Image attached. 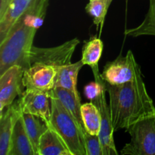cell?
<instances>
[{
    "label": "cell",
    "instance_id": "1",
    "mask_svg": "<svg viewBox=\"0 0 155 155\" xmlns=\"http://www.w3.org/2000/svg\"><path fill=\"white\" fill-rule=\"evenodd\" d=\"M49 0H36L12 26L0 42V75L13 65L25 71L38 29L43 24Z\"/></svg>",
    "mask_w": 155,
    "mask_h": 155
},
{
    "label": "cell",
    "instance_id": "2",
    "mask_svg": "<svg viewBox=\"0 0 155 155\" xmlns=\"http://www.w3.org/2000/svg\"><path fill=\"white\" fill-rule=\"evenodd\" d=\"M109 94V107L114 132L127 130L142 117L152 113L155 107L148 95L143 76L121 85L106 83Z\"/></svg>",
    "mask_w": 155,
    "mask_h": 155
},
{
    "label": "cell",
    "instance_id": "3",
    "mask_svg": "<svg viewBox=\"0 0 155 155\" xmlns=\"http://www.w3.org/2000/svg\"><path fill=\"white\" fill-rule=\"evenodd\" d=\"M51 114L45 122L61 136L72 155H86L83 130L74 117L55 98H51Z\"/></svg>",
    "mask_w": 155,
    "mask_h": 155
},
{
    "label": "cell",
    "instance_id": "4",
    "mask_svg": "<svg viewBox=\"0 0 155 155\" xmlns=\"http://www.w3.org/2000/svg\"><path fill=\"white\" fill-rule=\"evenodd\" d=\"M130 143L121 150L122 155H155V110L142 117L126 130Z\"/></svg>",
    "mask_w": 155,
    "mask_h": 155
},
{
    "label": "cell",
    "instance_id": "5",
    "mask_svg": "<svg viewBox=\"0 0 155 155\" xmlns=\"http://www.w3.org/2000/svg\"><path fill=\"white\" fill-rule=\"evenodd\" d=\"M80 40L71 39L58 46L39 48L33 46L29 58V66L33 63H42L54 67L57 74L71 64V58Z\"/></svg>",
    "mask_w": 155,
    "mask_h": 155
},
{
    "label": "cell",
    "instance_id": "6",
    "mask_svg": "<svg viewBox=\"0 0 155 155\" xmlns=\"http://www.w3.org/2000/svg\"><path fill=\"white\" fill-rule=\"evenodd\" d=\"M141 76L142 74L140 65L130 50L126 56L120 54L115 60L107 62L101 74L105 83L114 86L133 81Z\"/></svg>",
    "mask_w": 155,
    "mask_h": 155
},
{
    "label": "cell",
    "instance_id": "7",
    "mask_svg": "<svg viewBox=\"0 0 155 155\" xmlns=\"http://www.w3.org/2000/svg\"><path fill=\"white\" fill-rule=\"evenodd\" d=\"M57 71L54 67L42 63H33L24 71L23 86L25 89L50 92L54 88Z\"/></svg>",
    "mask_w": 155,
    "mask_h": 155
},
{
    "label": "cell",
    "instance_id": "8",
    "mask_svg": "<svg viewBox=\"0 0 155 155\" xmlns=\"http://www.w3.org/2000/svg\"><path fill=\"white\" fill-rule=\"evenodd\" d=\"M24 70L19 65H13L0 75V114L14 103L15 98L24 91L23 86Z\"/></svg>",
    "mask_w": 155,
    "mask_h": 155
},
{
    "label": "cell",
    "instance_id": "9",
    "mask_svg": "<svg viewBox=\"0 0 155 155\" xmlns=\"http://www.w3.org/2000/svg\"><path fill=\"white\" fill-rule=\"evenodd\" d=\"M18 101L21 111L39 117L45 122L49 121L51 114L49 92L25 89Z\"/></svg>",
    "mask_w": 155,
    "mask_h": 155
},
{
    "label": "cell",
    "instance_id": "10",
    "mask_svg": "<svg viewBox=\"0 0 155 155\" xmlns=\"http://www.w3.org/2000/svg\"><path fill=\"white\" fill-rule=\"evenodd\" d=\"M106 92H107V89H104L101 95L92 102L97 106L101 113V123L98 137H99L101 146H102L103 154L117 155L118 152L117 151L114 140V130L112 124L110 107L106 101Z\"/></svg>",
    "mask_w": 155,
    "mask_h": 155
},
{
    "label": "cell",
    "instance_id": "11",
    "mask_svg": "<svg viewBox=\"0 0 155 155\" xmlns=\"http://www.w3.org/2000/svg\"><path fill=\"white\" fill-rule=\"evenodd\" d=\"M21 114V109L18 101L0 114V155L9 154L14 128Z\"/></svg>",
    "mask_w": 155,
    "mask_h": 155
},
{
    "label": "cell",
    "instance_id": "12",
    "mask_svg": "<svg viewBox=\"0 0 155 155\" xmlns=\"http://www.w3.org/2000/svg\"><path fill=\"white\" fill-rule=\"evenodd\" d=\"M51 98L58 100L62 105L74 117L83 132L86 131L83 124L81 115V101L80 96L71 90L63 87H54L49 92Z\"/></svg>",
    "mask_w": 155,
    "mask_h": 155
},
{
    "label": "cell",
    "instance_id": "13",
    "mask_svg": "<svg viewBox=\"0 0 155 155\" xmlns=\"http://www.w3.org/2000/svg\"><path fill=\"white\" fill-rule=\"evenodd\" d=\"M36 0H12L2 18H0V42L4 40L12 26Z\"/></svg>",
    "mask_w": 155,
    "mask_h": 155
},
{
    "label": "cell",
    "instance_id": "14",
    "mask_svg": "<svg viewBox=\"0 0 155 155\" xmlns=\"http://www.w3.org/2000/svg\"><path fill=\"white\" fill-rule=\"evenodd\" d=\"M8 155H36L21 116L14 128Z\"/></svg>",
    "mask_w": 155,
    "mask_h": 155
},
{
    "label": "cell",
    "instance_id": "15",
    "mask_svg": "<svg viewBox=\"0 0 155 155\" xmlns=\"http://www.w3.org/2000/svg\"><path fill=\"white\" fill-rule=\"evenodd\" d=\"M39 155H72L61 136L51 127L42 135L39 140Z\"/></svg>",
    "mask_w": 155,
    "mask_h": 155
},
{
    "label": "cell",
    "instance_id": "16",
    "mask_svg": "<svg viewBox=\"0 0 155 155\" xmlns=\"http://www.w3.org/2000/svg\"><path fill=\"white\" fill-rule=\"evenodd\" d=\"M21 116L24 121L27 134L33 144L36 155H39V140L42 135L48 129V126L42 118L32 114L21 111Z\"/></svg>",
    "mask_w": 155,
    "mask_h": 155
},
{
    "label": "cell",
    "instance_id": "17",
    "mask_svg": "<svg viewBox=\"0 0 155 155\" xmlns=\"http://www.w3.org/2000/svg\"><path fill=\"white\" fill-rule=\"evenodd\" d=\"M104 44L97 36H92L86 41L82 49V58L83 64L88 65L92 70L98 69V61L101 57Z\"/></svg>",
    "mask_w": 155,
    "mask_h": 155
},
{
    "label": "cell",
    "instance_id": "18",
    "mask_svg": "<svg viewBox=\"0 0 155 155\" xmlns=\"http://www.w3.org/2000/svg\"><path fill=\"white\" fill-rule=\"evenodd\" d=\"M83 66L84 64L80 60L67 67L64 71H61L56 76L54 87L65 88L71 90L77 95H80L77 88V78L80 71Z\"/></svg>",
    "mask_w": 155,
    "mask_h": 155
},
{
    "label": "cell",
    "instance_id": "19",
    "mask_svg": "<svg viewBox=\"0 0 155 155\" xmlns=\"http://www.w3.org/2000/svg\"><path fill=\"white\" fill-rule=\"evenodd\" d=\"M81 115L86 132L98 136L101 129V117L97 106L91 101L82 104Z\"/></svg>",
    "mask_w": 155,
    "mask_h": 155
},
{
    "label": "cell",
    "instance_id": "20",
    "mask_svg": "<svg viewBox=\"0 0 155 155\" xmlns=\"http://www.w3.org/2000/svg\"><path fill=\"white\" fill-rule=\"evenodd\" d=\"M125 35L133 37L155 36V0H150L148 11L142 24L134 28L127 29Z\"/></svg>",
    "mask_w": 155,
    "mask_h": 155
},
{
    "label": "cell",
    "instance_id": "21",
    "mask_svg": "<svg viewBox=\"0 0 155 155\" xmlns=\"http://www.w3.org/2000/svg\"><path fill=\"white\" fill-rule=\"evenodd\" d=\"M86 11L93 18L94 24L97 27V30L100 27L101 30L108 11L106 7L105 0H91L86 5Z\"/></svg>",
    "mask_w": 155,
    "mask_h": 155
},
{
    "label": "cell",
    "instance_id": "22",
    "mask_svg": "<svg viewBox=\"0 0 155 155\" xmlns=\"http://www.w3.org/2000/svg\"><path fill=\"white\" fill-rule=\"evenodd\" d=\"M86 155H104L101 141L98 135H92L88 132L83 133Z\"/></svg>",
    "mask_w": 155,
    "mask_h": 155
},
{
    "label": "cell",
    "instance_id": "23",
    "mask_svg": "<svg viewBox=\"0 0 155 155\" xmlns=\"http://www.w3.org/2000/svg\"><path fill=\"white\" fill-rule=\"evenodd\" d=\"M12 0H0V18H2Z\"/></svg>",
    "mask_w": 155,
    "mask_h": 155
},
{
    "label": "cell",
    "instance_id": "24",
    "mask_svg": "<svg viewBox=\"0 0 155 155\" xmlns=\"http://www.w3.org/2000/svg\"><path fill=\"white\" fill-rule=\"evenodd\" d=\"M112 1L113 0H105V2H106V7H107V9L108 10L109 9V7H110V4H111Z\"/></svg>",
    "mask_w": 155,
    "mask_h": 155
},
{
    "label": "cell",
    "instance_id": "25",
    "mask_svg": "<svg viewBox=\"0 0 155 155\" xmlns=\"http://www.w3.org/2000/svg\"><path fill=\"white\" fill-rule=\"evenodd\" d=\"M89 1H91V0H89Z\"/></svg>",
    "mask_w": 155,
    "mask_h": 155
}]
</instances>
